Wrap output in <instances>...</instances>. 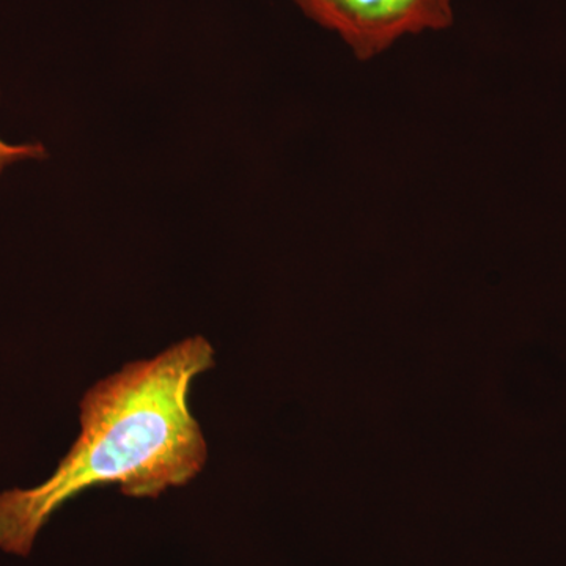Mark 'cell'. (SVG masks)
I'll list each match as a JSON object with an SVG mask.
<instances>
[{
  "label": "cell",
  "instance_id": "cell-1",
  "mask_svg": "<svg viewBox=\"0 0 566 566\" xmlns=\"http://www.w3.org/2000/svg\"><path fill=\"white\" fill-rule=\"evenodd\" d=\"M212 367L210 342L191 337L91 387L81 401V433L54 474L0 493V551L31 556L51 517L92 488L117 485L128 497L155 499L192 482L208 447L189 394Z\"/></svg>",
  "mask_w": 566,
  "mask_h": 566
},
{
  "label": "cell",
  "instance_id": "cell-2",
  "mask_svg": "<svg viewBox=\"0 0 566 566\" xmlns=\"http://www.w3.org/2000/svg\"><path fill=\"white\" fill-rule=\"evenodd\" d=\"M301 10L337 33L368 62L406 35L444 31L455 21L453 0H296Z\"/></svg>",
  "mask_w": 566,
  "mask_h": 566
},
{
  "label": "cell",
  "instance_id": "cell-3",
  "mask_svg": "<svg viewBox=\"0 0 566 566\" xmlns=\"http://www.w3.org/2000/svg\"><path fill=\"white\" fill-rule=\"evenodd\" d=\"M46 156V148L40 144H11L0 137V175L11 166L25 161H40Z\"/></svg>",
  "mask_w": 566,
  "mask_h": 566
}]
</instances>
